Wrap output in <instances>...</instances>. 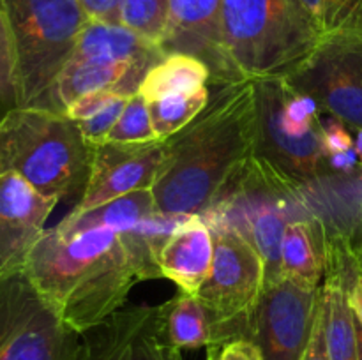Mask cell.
I'll return each instance as SVG.
<instances>
[{"instance_id": "cell-1", "label": "cell", "mask_w": 362, "mask_h": 360, "mask_svg": "<svg viewBox=\"0 0 362 360\" xmlns=\"http://www.w3.org/2000/svg\"><path fill=\"white\" fill-rule=\"evenodd\" d=\"M182 217L154 214L140 226L45 229L23 274L74 332L122 309L131 289L161 277L156 254Z\"/></svg>"}, {"instance_id": "cell-2", "label": "cell", "mask_w": 362, "mask_h": 360, "mask_svg": "<svg viewBox=\"0 0 362 360\" xmlns=\"http://www.w3.org/2000/svg\"><path fill=\"white\" fill-rule=\"evenodd\" d=\"M207 106L165 140L152 194L163 215H204L253 155L255 78L209 81Z\"/></svg>"}, {"instance_id": "cell-3", "label": "cell", "mask_w": 362, "mask_h": 360, "mask_svg": "<svg viewBox=\"0 0 362 360\" xmlns=\"http://www.w3.org/2000/svg\"><path fill=\"white\" fill-rule=\"evenodd\" d=\"M94 147L64 113L14 108L0 119V173H16L42 196L83 193Z\"/></svg>"}, {"instance_id": "cell-4", "label": "cell", "mask_w": 362, "mask_h": 360, "mask_svg": "<svg viewBox=\"0 0 362 360\" xmlns=\"http://www.w3.org/2000/svg\"><path fill=\"white\" fill-rule=\"evenodd\" d=\"M253 154L303 191L334 175L317 102L285 76L255 80Z\"/></svg>"}, {"instance_id": "cell-5", "label": "cell", "mask_w": 362, "mask_h": 360, "mask_svg": "<svg viewBox=\"0 0 362 360\" xmlns=\"http://www.w3.org/2000/svg\"><path fill=\"white\" fill-rule=\"evenodd\" d=\"M324 34L299 0H223V41L243 78L285 76Z\"/></svg>"}, {"instance_id": "cell-6", "label": "cell", "mask_w": 362, "mask_h": 360, "mask_svg": "<svg viewBox=\"0 0 362 360\" xmlns=\"http://www.w3.org/2000/svg\"><path fill=\"white\" fill-rule=\"evenodd\" d=\"M14 48L18 108H46L90 21L80 0H2Z\"/></svg>"}, {"instance_id": "cell-7", "label": "cell", "mask_w": 362, "mask_h": 360, "mask_svg": "<svg viewBox=\"0 0 362 360\" xmlns=\"http://www.w3.org/2000/svg\"><path fill=\"white\" fill-rule=\"evenodd\" d=\"M211 228L214 263L197 296L214 321L219 344L251 339V320L265 292L264 260L240 232L228 226Z\"/></svg>"}, {"instance_id": "cell-8", "label": "cell", "mask_w": 362, "mask_h": 360, "mask_svg": "<svg viewBox=\"0 0 362 360\" xmlns=\"http://www.w3.org/2000/svg\"><path fill=\"white\" fill-rule=\"evenodd\" d=\"M288 83L352 133L362 129V28H331L313 52L285 74Z\"/></svg>"}, {"instance_id": "cell-9", "label": "cell", "mask_w": 362, "mask_h": 360, "mask_svg": "<svg viewBox=\"0 0 362 360\" xmlns=\"http://www.w3.org/2000/svg\"><path fill=\"white\" fill-rule=\"evenodd\" d=\"M78 341L23 272L0 281V360H74Z\"/></svg>"}, {"instance_id": "cell-10", "label": "cell", "mask_w": 362, "mask_h": 360, "mask_svg": "<svg viewBox=\"0 0 362 360\" xmlns=\"http://www.w3.org/2000/svg\"><path fill=\"white\" fill-rule=\"evenodd\" d=\"M320 288L281 277L265 286L251 320L264 360H303L320 307Z\"/></svg>"}, {"instance_id": "cell-11", "label": "cell", "mask_w": 362, "mask_h": 360, "mask_svg": "<svg viewBox=\"0 0 362 360\" xmlns=\"http://www.w3.org/2000/svg\"><path fill=\"white\" fill-rule=\"evenodd\" d=\"M74 360H184L170 344L161 307L134 306L119 309L81 332Z\"/></svg>"}, {"instance_id": "cell-12", "label": "cell", "mask_w": 362, "mask_h": 360, "mask_svg": "<svg viewBox=\"0 0 362 360\" xmlns=\"http://www.w3.org/2000/svg\"><path fill=\"white\" fill-rule=\"evenodd\" d=\"M165 159V141L106 143L94 147L90 173L80 201L69 214L94 210L120 196L152 189Z\"/></svg>"}, {"instance_id": "cell-13", "label": "cell", "mask_w": 362, "mask_h": 360, "mask_svg": "<svg viewBox=\"0 0 362 360\" xmlns=\"http://www.w3.org/2000/svg\"><path fill=\"white\" fill-rule=\"evenodd\" d=\"M57 203L16 173H0V281L25 270Z\"/></svg>"}, {"instance_id": "cell-14", "label": "cell", "mask_w": 362, "mask_h": 360, "mask_svg": "<svg viewBox=\"0 0 362 360\" xmlns=\"http://www.w3.org/2000/svg\"><path fill=\"white\" fill-rule=\"evenodd\" d=\"M165 53H187L204 60L211 81L239 80L223 41V0H170Z\"/></svg>"}, {"instance_id": "cell-15", "label": "cell", "mask_w": 362, "mask_h": 360, "mask_svg": "<svg viewBox=\"0 0 362 360\" xmlns=\"http://www.w3.org/2000/svg\"><path fill=\"white\" fill-rule=\"evenodd\" d=\"M214 232L202 215H187L172 229L156 254L161 277L175 282L179 292L197 295L214 263Z\"/></svg>"}, {"instance_id": "cell-16", "label": "cell", "mask_w": 362, "mask_h": 360, "mask_svg": "<svg viewBox=\"0 0 362 360\" xmlns=\"http://www.w3.org/2000/svg\"><path fill=\"white\" fill-rule=\"evenodd\" d=\"M152 66L140 62H113L105 59H76L69 62L59 74L48 95L45 109L64 113L76 97L90 92L112 90L133 95Z\"/></svg>"}, {"instance_id": "cell-17", "label": "cell", "mask_w": 362, "mask_h": 360, "mask_svg": "<svg viewBox=\"0 0 362 360\" xmlns=\"http://www.w3.org/2000/svg\"><path fill=\"white\" fill-rule=\"evenodd\" d=\"M327 229L318 215L296 219L285 229L281 244V277L310 288H320L327 268Z\"/></svg>"}, {"instance_id": "cell-18", "label": "cell", "mask_w": 362, "mask_h": 360, "mask_svg": "<svg viewBox=\"0 0 362 360\" xmlns=\"http://www.w3.org/2000/svg\"><path fill=\"white\" fill-rule=\"evenodd\" d=\"M166 53L156 42L120 23L90 20L81 32L73 55L76 59H105L154 66Z\"/></svg>"}, {"instance_id": "cell-19", "label": "cell", "mask_w": 362, "mask_h": 360, "mask_svg": "<svg viewBox=\"0 0 362 360\" xmlns=\"http://www.w3.org/2000/svg\"><path fill=\"white\" fill-rule=\"evenodd\" d=\"M322 282L324 330L331 360H359L356 316L350 306V292L357 279L338 272H325Z\"/></svg>"}, {"instance_id": "cell-20", "label": "cell", "mask_w": 362, "mask_h": 360, "mask_svg": "<svg viewBox=\"0 0 362 360\" xmlns=\"http://www.w3.org/2000/svg\"><path fill=\"white\" fill-rule=\"evenodd\" d=\"M212 74L207 64L187 53H166L145 74L138 94L145 101H158L179 94H193L207 87Z\"/></svg>"}, {"instance_id": "cell-21", "label": "cell", "mask_w": 362, "mask_h": 360, "mask_svg": "<svg viewBox=\"0 0 362 360\" xmlns=\"http://www.w3.org/2000/svg\"><path fill=\"white\" fill-rule=\"evenodd\" d=\"M161 307L166 339L177 349H194L219 344L211 314L197 295L179 292Z\"/></svg>"}, {"instance_id": "cell-22", "label": "cell", "mask_w": 362, "mask_h": 360, "mask_svg": "<svg viewBox=\"0 0 362 360\" xmlns=\"http://www.w3.org/2000/svg\"><path fill=\"white\" fill-rule=\"evenodd\" d=\"M154 214H158V207L152 189H141L117 198L94 210L78 215L67 214L57 226L60 229H81L106 224L119 229H131L140 226L145 219Z\"/></svg>"}, {"instance_id": "cell-23", "label": "cell", "mask_w": 362, "mask_h": 360, "mask_svg": "<svg viewBox=\"0 0 362 360\" xmlns=\"http://www.w3.org/2000/svg\"><path fill=\"white\" fill-rule=\"evenodd\" d=\"M211 88L204 87L193 94H179L148 102L152 127L159 141L168 140L186 127L207 106Z\"/></svg>"}, {"instance_id": "cell-24", "label": "cell", "mask_w": 362, "mask_h": 360, "mask_svg": "<svg viewBox=\"0 0 362 360\" xmlns=\"http://www.w3.org/2000/svg\"><path fill=\"white\" fill-rule=\"evenodd\" d=\"M170 0H120L119 23L161 46L168 28Z\"/></svg>"}, {"instance_id": "cell-25", "label": "cell", "mask_w": 362, "mask_h": 360, "mask_svg": "<svg viewBox=\"0 0 362 360\" xmlns=\"http://www.w3.org/2000/svg\"><path fill=\"white\" fill-rule=\"evenodd\" d=\"M106 141H112V143H148V141H159L156 138L154 127H152L148 102L138 92L127 99L119 120H117L115 126L108 133L105 143Z\"/></svg>"}, {"instance_id": "cell-26", "label": "cell", "mask_w": 362, "mask_h": 360, "mask_svg": "<svg viewBox=\"0 0 362 360\" xmlns=\"http://www.w3.org/2000/svg\"><path fill=\"white\" fill-rule=\"evenodd\" d=\"M14 108H18L14 48L6 11L0 0V119Z\"/></svg>"}, {"instance_id": "cell-27", "label": "cell", "mask_w": 362, "mask_h": 360, "mask_svg": "<svg viewBox=\"0 0 362 360\" xmlns=\"http://www.w3.org/2000/svg\"><path fill=\"white\" fill-rule=\"evenodd\" d=\"M131 95H120L119 99L112 102L110 106H106L103 112H99L98 115H94L92 119L83 120V122H78L83 138L92 145V147H98V145L105 143L106 136L112 131V127L115 126V122L119 120L120 113H122L124 106H126L127 99Z\"/></svg>"}, {"instance_id": "cell-28", "label": "cell", "mask_w": 362, "mask_h": 360, "mask_svg": "<svg viewBox=\"0 0 362 360\" xmlns=\"http://www.w3.org/2000/svg\"><path fill=\"white\" fill-rule=\"evenodd\" d=\"M331 28H362V0H325L324 32Z\"/></svg>"}, {"instance_id": "cell-29", "label": "cell", "mask_w": 362, "mask_h": 360, "mask_svg": "<svg viewBox=\"0 0 362 360\" xmlns=\"http://www.w3.org/2000/svg\"><path fill=\"white\" fill-rule=\"evenodd\" d=\"M119 92L112 90H103V92H90V94L80 95V97L74 99L66 109H64V115L69 116L74 122H83V120L92 119L94 115H98L99 112L106 108V106L112 104L115 99H119Z\"/></svg>"}, {"instance_id": "cell-30", "label": "cell", "mask_w": 362, "mask_h": 360, "mask_svg": "<svg viewBox=\"0 0 362 360\" xmlns=\"http://www.w3.org/2000/svg\"><path fill=\"white\" fill-rule=\"evenodd\" d=\"M207 360H264L260 348L251 339H233L209 346Z\"/></svg>"}, {"instance_id": "cell-31", "label": "cell", "mask_w": 362, "mask_h": 360, "mask_svg": "<svg viewBox=\"0 0 362 360\" xmlns=\"http://www.w3.org/2000/svg\"><path fill=\"white\" fill-rule=\"evenodd\" d=\"M322 126H324L325 147H327L329 157L354 150L356 138L352 136V131L345 124L336 120L334 116L322 115Z\"/></svg>"}, {"instance_id": "cell-32", "label": "cell", "mask_w": 362, "mask_h": 360, "mask_svg": "<svg viewBox=\"0 0 362 360\" xmlns=\"http://www.w3.org/2000/svg\"><path fill=\"white\" fill-rule=\"evenodd\" d=\"M303 360H331L327 352V341H325L324 330V306H322V293H320V307H318L317 320H315L313 334H311L308 348L304 352Z\"/></svg>"}, {"instance_id": "cell-33", "label": "cell", "mask_w": 362, "mask_h": 360, "mask_svg": "<svg viewBox=\"0 0 362 360\" xmlns=\"http://www.w3.org/2000/svg\"><path fill=\"white\" fill-rule=\"evenodd\" d=\"M80 2L90 20L119 23L120 0H80Z\"/></svg>"}, {"instance_id": "cell-34", "label": "cell", "mask_w": 362, "mask_h": 360, "mask_svg": "<svg viewBox=\"0 0 362 360\" xmlns=\"http://www.w3.org/2000/svg\"><path fill=\"white\" fill-rule=\"evenodd\" d=\"M304 6V9L315 18V20L320 23V27L324 28V4L325 0H299Z\"/></svg>"}, {"instance_id": "cell-35", "label": "cell", "mask_w": 362, "mask_h": 360, "mask_svg": "<svg viewBox=\"0 0 362 360\" xmlns=\"http://www.w3.org/2000/svg\"><path fill=\"white\" fill-rule=\"evenodd\" d=\"M350 306H352L354 314H356V320L362 325V299L354 292V288L350 292Z\"/></svg>"}, {"instance_id": "cell-36", "label": "cell", "mask_w": 362, "mask_h": 360, "mask_svg": "<svg viewBox=\"0 0 362 360\" xmlns=\"http://www.w3.org/2000/svg\"><path fill=\"white\" fill-rule=\"evenodd\" d=\"M354 148H356L357 161H359V166L362 168V129L356 133V143H354Z\"/></svg>"}, {"instance_id": "cell-37", "label": "cell", "mask_w": 362, "mask_h": 360, "mask_svg": "<svg viewBox=\"0 0 362 360\" xmlns=\"http://www.w3.org/2000/svg\"><path fill=\"white\" fill-rule=\"evenodd\" d=\"M356 316V314H354ZM356 328H357V346H359V360H362V325L356 320Z\"/></svg>"}, {"instance_id": "cell-38", "label": "cell", "mask_w": 362, "mask_h": 360, "mask_svg": "<svg viewBox=\"0 0 362 360\" xmlns=\"http://www.w3.org/2000/svg\"><path fill=\"white\" fill-rule=\"evenodd\" d=\"M354 249H356L357 263H359V267H361V270H362V242H361L359 246H357V247H354Z\"/></svg>"}, {"instance_id": "cell-39", "label": "cell", "mask_w": 362, "mask_h": 360, "mask_svg": "<svg viewBox=\"0 0 362 360\" xmlns=\"http://www.w3.org/2000/svg\"><path fill=\"white\" fill-rule=\"evenodd\" d=\"M354 292H356V293H357V295H359V296H361V299H362V275H361V277H359V279H357L356 286H354Z\"/></svg>"}]
</instances>
